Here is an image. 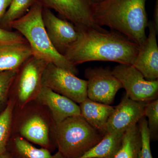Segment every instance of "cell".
<instances>
[{
  "instance_id": "27",
  "label": "cell",
  "mask_w": 158,
  "mask_h": 158,
  "mask_svg": "<svg viewBox=\"0 0 158 158\" xmlns=\"http://www.w3.org/2000/svg\"><path fill=\"white\" fill-rule=\"evenodd\" d=\"M152 21L156 28L158 30V0L156 1L155 7L154 11L153 20Z\"/></svg>"
},
{
  "instance_id": "17",
  "label": "cell",
  "mask_w": 158,
  "mask_h": 158,
  "mask_svg": "<svg viewBox=\"0 0 158 158\" xmlns=\"http://www.w3.org/2000/svg\"><path fill=\"white\" fill-rule=\"evenodd\" d=\"M7 151L14 158H65L59 152L52 153L47 148H37L23 138L11 136Z\"/></svg>"
},
{
  "instance_id": "20",
  "label": "cell",
  "mask_w": 158,
  "mask_h": 158,
  "mask_svg": "<svg viewBox=\"0 0 158 158\" xmlns=\"http://www.w3.org/2000/svg\"><path fill=\"white\" fill-rule=\"evenodd\" d=\"M37 2V0H12L0 21V27L11 31V23L23 17Z\"/></svg>"
},
{
  "instance_id": "28",
  "label": "cell",
  "mask_w": 158,
  "mask_h": 158,
  "mask_svg": "<svg viewBox=\"0 0 158 158\" xmlns=\"http://www.w3.org/2000/svg\"><path fill=\"white\" fill-rule=\"evenodd\" d=\"M0 158H14L8 151L0 155Z\"/></svg>"
},
{
  "instance_id": "11",
  "label": "cell",
  "mask_w": 158,
  "mask_h": 158,
  "mask_svg": "<svg viewBox=\"0 0 158 158\" xmlns=\"http://www.w3.org/2000/svg\"><path fill=\"white\" fill-rule=\"evenodd\" d=\"M42 19L51 43L59 53L64 56L77 38L76 27L67 20L57 17L51 9L44 7Z\"/></svg>"
},
{
  "instance_id": "15",
  "label": "cell",
  "mask_w": 158,
  "mask_h": 158,
  "mask_svg": "<svg viewBox=\"0 0 158 158\" xmlns=\"http://www.w3.org/2000/svg\"><path fill=\"white\" fill-rule=\"evenodd\" d=\"M32 56L27 41L0 44V72L17 70Z\"/></svg>"
},
{
  "instance_id": "12",
  "label": "cell",
  "mask_w": 158,
  "mask_h": 158,
  "mask_svg": "<svg viewBox=\"0 0 158 158\" xmlns=\"http://www.w3.org/2000/svg\"><path fill=\"white\" fill-rule=\"evenodd\" d=\"M146 102L135 101L126 94L123 97L120 102L114 108L108 120L107 133L124 132L144 116V109Z\"/></svg>"
},
{
  "instance_id": "3",
  "label": "cell",
  "mask_w": 158,
  "mask_h": 158,
  "mask_svg": "<svg viewBox=\"0 0 158 158\" xmlns=\"http://www.w3.org/2000/svg\"><path fill=\"white\" fill-rule=\"evenodd\" d=\"M43 8L39 2L35 3L24 15L11 23L10 29H14L24 37L33 56L77 75L79 70L76 66L59 53L51 43L43 22Z\"/></svg>"
},
{
  "instance_id": "19",
  "label": "cell",
  "mask_w": 158,
  "mask_h": 158,
  "mask_svg": "<svg viewBox=\"0 0 158 158\" xmlns=\"http://www.w3.org/2000/svg\"><path fill=\"white\" fill-rule=\"evenodd\" d=\"M141 139L138 123L125 131L121 146L113 158H138Z\"/></svg>"
},
{
  "instance_id": "18",
  "label": "cell",
  "mask_w": 158,
  "mask_h": 158,
  "mask_svg": "<svg viewBox=\"0 0 158 158\" xmlns=\"http://www.w3.org/2000/svg\"><path fill=\"white\" fill-rule=\"evenodd\" d=\"M124 132L107 133L97 144L79 158H113L121 146Z\"/></svg>"
},
{
  "instance_id": "30",
  "label": "cell",
  "mask_w": 158,
  "mask_h": 158,
  "mask_svg": "<svg viewBox=\"0 0 158 158\" xmlns=\"http://www.w3.org/2000/svg\"></svg>"
},
{
  "instance_id": "26",
  "label": "cell",
  "mask_w": 158,
  "mask_h": 158,
  "mask_svg": "<svg viewBox=\"0 0 158 158\" xmlns=\"http://www.w3.org/2000/svg\"><path fill=\"white\" fill-rule=\"evenodd\" d=\"M11 1L12 0H0V21L10 6Z\"/></svg>"
},
{
  "instance_id": "10",
  "label": "cell",
  "mask_w": 158,
  "mask_h": 158,
  "mask_svg": "<svg viewBox=\"0 0 158 158\" xmlns=\"http://www.w3.org/2000/svg\"><path fill=\"white\" fill-rule=\"evenodd\" d=\"M44 7L53 9L63 19L75 26L95 29L100 32L108 31L98 25L92 17V4L88 0H37Z\"/></svg>"
},
{
  "instance_id": "6",
  "label": "cell",
  "mask_w": 158,
  "mask_h": 158,
  "mask_svg": "<svg viewBox=\"0 0 158 158\" xmlns=\"http://www.w3.org/2000/svg\"><path fill=\"white\" fill-rule=\"evenodd\" d=\"M49 62L32 56L17 71L9 93L15 107L20 109L35 100L42 89V76Z\"/></svg>"
},
{
  "instance_id": "14",
  "label": "cell",
  "mask_w": 158,
  "mask_h": 158,
  "mask_svg": "<svg viewBox=\"0 0 158 158\" xmlns=\"http://www.w3.org/2000/svg\"><path fill=\"white\" fill-rule=\"evenodd\" d=\"M35 100L47 109L56 124L69 117L81 115L77 103L47 87L43 86Z\"/></svg>"
},
{
  "instance_id": "7",
  "label": "cell",
  "mask_w": 158,
  "mask_h": 158,
  "mask_svg": "<svg viewBox=\"0 0 158 158\" xmlns=\"http://www.w3.org/2000/svg\"><path fill=\"white\" fill-rule=\"evenodd\" d=\"M43 86L66 97L77 103H81L87 98L88 81L48 63L42 76Z\"/></svg>"
},
{
  "instance_id": "29",
  "label": "cell",
  "mask_w": 158,
  "mask_h": 158,
  "mask_svg": "<svg viewBox=\"0 0 158 158\" xmlns=\"http://www.w3.org/2000/svg\"><path fill=\"white\" fill-rule=\"evenodd\" d=\"M88 1L92 4H96V3L99 2L103 0H88Z\"/></svg>"
},
{
  "instance_id": "5",
  "label": "cell",
  "mask_w": 158,
  "mask_h": 158,
  "mask_svg": "<svg viewBox=\"0 0 158 158\" xmlns=\"http://www.w3.org/2000/svg\"><path fill=\"white\" fill-rule=\"evenodd\" d=\"M103 136L79 115L56 124L53 139L56 148L64 158H79L94 147Z\"/></svg>"
},
{
  "instance_id": "2",
  "label": "cell",
  "mask_w": 158,
  "mask_h": 158,
  "mask_svg": "<svg viewBox=\"0 0 158 158\" xmlns=\"http://www.w3.org/2000/svg\"><path fill=\"white\" fill-rule=\"evenodd\" d=\"M146 0H103L92 4V17L98 25L107 26L141 47L144 44L148 21Z\"/></svg>"
},
{
  "instance_id": "1",
  "label": "cell",
  "mask_w": 158,
  "mask_h": 158,
  "mask_svg": "<svg viewBox=\"0 0 158 158\" xmlns=\"http://www.w3.org/2000/svg\"><path fill=\"white\" fill-rule=\"evenodd\" d=\"M78 37L64 56L76 65L90 61H110L133 65L140 46L117 31L100 32L81 26H75Z\"/></svg>"
},
{
  "instance_id": "22",
  "label": "cell",
  "mask_w": 158,
  "mask_h": 158,
  "mask_svg": "<svg viewBox=\"0 0 158 158\" xmlns=\"http://www.w3.org/2000/svg\"><path fill=\"white\" fill-rule=\"evenodd\" d=\"M144 115L148 118V128L151 141L158 139V99L146 103Z\"/></svg>"
},
{
  "instance_id": "9",
  "label": "cell",
  "mask_w": 158,
  "mask_h": 158,
  "mask_svg": "<svg viewBox=\"0 0 158 158\" xmlns=\"http://www.w3.org/2000/svg\"><path fill=\"white\" fill-rule=\"evenodd\" d=\"M88 79L87 97L93 101L110 105L118 90L123 88L110 67H89L85 71Z\"/></svg>"
},
{
  "instance_id": "4",
  "label": "cell",
  "mask_w": 158,
  "mask_h": 158,
  "mask_svg": "<svg viewBox=\"0 0 158 158\" xmlns=\"http://www.w3.org/2000/svg\"><path fill=\"white\" fill-rule=\"evenodd\" d=\"M56 123L45 107L36 100L20 109L15 107L11 135L20 136L32 144L53 151Z\"/></svg>"
},
{
  "instance_id": "25",
  "label": "cell",
  "mask_w": 158,
  "mask_h": 158,
  "mask_svg": "<svg viewBox=\"0 0 158 158\" xmlns=\"http://www.w3.org/2000/svg\"><path fill=\"white\" fill-rule=\"evenodd\" d=\"M27 41L19 32L0 27V44Z\"/></svg>"
},
{
  "instance_id": "24",
  "label": "cell",
  "mask_w": 158,
  "mask_h": 158,
  "mask_svg": "<svg viewBox=\"0 0 158 158\" xmlns=\"http://www.w3.org/2000/svg\"><path fill=\"white\" fill-rule=\"evenodd\" d=\"M138 125L141 139V148L139 151L138 158H153L151 150V140L148 128L147 120L145 116L138 121Z\"/></svg>"
},
{
  "instance_id": "8",
  "label": "cell",
  "mask_w": 158,
  "mask_h": 158,
  "mask_svg": "<svg viewBox=\"0 0 158 158\" xmlns=\"http://www.w3.org/2000/svg\"><path fill=\"white\" fill-rule=\"evenodd\" d=\"M113 72L131 99L148 102L158 99V80L147 81L132 65L119 64Z\"/></svg>"
},
{
  "instance_id": "13",
  "label": "cell",
  "mask_w": 158,
  "mask_h": 158,
  "mask_svg": "<svg viewBox=\"0 0 158 158\" xmlns=\"http://www.w3.org/2000/svg\"><path fill=\"white\" fill-rule=\"evenodd\" d=\"M148 36L144 44L140 47L139 52L133 66L147 81L158 80V47L156 36L158 30L152 21H148Z\"/></svg>"
},
{
  "instance_id": "23",
  "label": "cell",
  "mask_w": 158,
  "mask_h": 158,
  "mask_svg": "<svg viewBox=\"0 0 158 158\" xmlns=\"http://www.w3.org/2000/svg\"><path fill=\"white\" fill-rule=\"evenodd\" d=\"M17 70L0 72V114L5 110L9 103L10 88Z\"/></svg>"
},
{
  "instance_id": "21",
  "label": "cell",
  "mask_w": 158,
  "mask_h": 158,
  "mask_svg": "<svg viewBox=\"0 0 158 158\" xmlns=\"http://www.w3.org/2000/svg\"><path fill=\"white\" fill-rule=\"evenodd\" d=\"M14 109V102L9 99L7 107L0 114V155L7 151V145L11 135Z\"/></svg>"
},
{
  "instance_id": "16",
  "label": "cell",
  "mask_w": 158,
  "mask_h": 158,
  "mask_svg": "<svg viewBox=\"0 0 158 158\" xmlns=\"http://www.w3.org/2000/svg\"><path fill=\"white\" fill-rule=\"evenodd\" d=\"M79 105L81 116L103 135L106 134L107 123L115 107L93 101L88 98Z\"/></svg>"
}]
</instances>
